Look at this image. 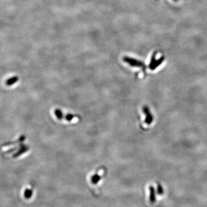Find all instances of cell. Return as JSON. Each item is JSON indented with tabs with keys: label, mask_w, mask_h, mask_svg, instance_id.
Returning a JSON list of instances; mask_svg holds the SVG:
<instances>
[{
	"label": "cell",
	"mask_w": 207,
	"mask_h": 207,
	"mask_svg": "<svg viewBox=\"0 0 207 207\" xmlns=\"http://www.w3.org/2000/svg\"><path fill=\"white\" fill-rule=\"evenodd\" d=\"M123 60L124 62L128 64L132 67H144V64L143 62H142L140 61H139L138 59H136L135 58L128 57V56H124L123 58Z\"/></svg>",
	"instance_id": "cell-1"
},
{
	"label": "cell",
	"mask_w": 207,
	"mask_h": 207,
	"mask_svg": "<svg viewBox=\"0 0 207 207\" xmlns=\"http://www.w3.org/2000/svg\"><path fill=\"white\" fill-rule=\"evenodd\" d=\"M143 112H144V113L146 115V118H145L146 123L147 124H151L153 121L154 117L153 115L151 113L148 107L147 106L143 107Z\"/></svg>",
	"instance_id": "cell-2"
},
{
	"label": "cell",
	"mask_w": 207,
	"mask_h": 207,
	"mask_svg": "<svg viewBox=\"0 0 207 207\" xmlns=\"http://www.w3.org/2000/svg\"><path fill=\"white\" fill-rule=\"evenodd\" d=\"M149 190H150V201L151 203L153 204L156 201L155 188L153 186H150L149 187Z\"/></svg>",
	"instance_id": "cell-3"
},
{
	"label": "cell",
	"mask_w": 207,
	"mask_h": 207,
	"mask_svg": "<svg viewBox=\"0 0 207 207\" xmlns=\"http://www.w3.org/2000/svg\"><path fill=\"white\" fill-rule=\"evenodd\" d=\"M165 60V57L164 56H161L159 59H158V60H156L155 62H154L153 65L150 68L151 70H155L156 68H157L158 67H159L164 61Z\"/></svg>",
	"instance_id": "cell-4"
},
{
	"label": "cell",
	"mask_w": 207,
	"mask_h": 207,
	"mask_svg": "<svg viewBox=\"0 0 207 207\" xmlns=\"http://www.w3.org/2000/svg\"><path fill=\"white\" fill-rule=\"evenodd\" d=\"M54 113H55L56 117L59 120L63 119L64 116L63 115V112L61 111V109H56L54 111Z\"/></svg>",
	"instance_id": "cell-5"
},
{
	"label": "cell",
	"mask_w": 207,
	"mask_h": 207,
	"mask_svg": "<svg viewBox=\"0 0 207 207\" xmlns=\"http://www.w3.org/2000/svg\"><path fill=\"white\" fill-rule=\"evenodd\" d=\"M101 180V176L97 174H94L91 177V182L93 184H97L99 181Z\"/></svg>",
	"instance_id": "cell-6"
},
{
	"label": "cell",
	"mask_w": 207,
	"mask_h": 207,
	"mask_svg": "<svg viewBox=\"0 0 207 207\" xmlns=\"http://www.w3.org/2000/svg\"><path fill=\"white\" fill-rule=\"evenodd\" d=\"M18 81V78L17 77H12L10 79H9L7 82V84L8 85H11L13 83H15L16 82Z\"/></svg>",
	"instance_id": "cell-7"
},
{
	"label": "cell",
	"mask_w": 207,
	"mask_h": 207,
	"mask_svg": "<svg viewBox=\"0 0 207 207\" xmlns=\"http://www.w3.org/2000/svg\"><path fill=\"white\" fill-rule=\"evenodd\" d=\"M164 190L162 185L160 184H158L157 185V193L159 195H162L163 194Z\"/></svg>",
	"instance_id": "cell-8"
},
{
	"label": "cell",
	"mask_w": 207,
	"mask_h": 207,
	"mask_svg": "<svg viewBox=\"0 0 207 207\" xmlns=\"http://www.w3.org/2000/svg\"><path fill=\"white\" fill-rule=\"evenodd\" d=\"M32 195V191L31 189H27L24 192V196L27 198H29Z\"/></svg>",
	"instance_id": "cell-9"
},
{
	"label": "cell",
	"mask_w": 207,
	"mask_h": 207,
	"mask_svg": "<svg viewBox=\"0 0 207 207\" xmlns=\"http://www.w3.org/2000/svg\"><path fill=\"white\" fill-rule=\"evenodd\" d=\"M156 54H157V52H155V53H154L153 55H152V57H151V61H150V64H149V67L150 68L153 65L154 63L155 62V61L157 60L156 58H155Z\"/></svg>",
	"instance_id": "cell-10"
},
{
	"label": "cell",
	"mask_w": 207,
	"mask_h": 207,
	"mask_svg": "<svg viewBox=\"0 0 207 207\" xmlns=\"http://www.w3.org/2000/svg\"><path fill=\"white\" fill-rule=\"evenodd\" d=\"M74 117V116L72 114H67L66 116H64V118H65V119L67 121H72Z\"/></svg>",
	"instance_id": "cell-11"
},
{
	"label": "cell",
	"mask_w": 207,
	"mask_h": 207,
	"mask_svg": "<svg viewBox=\"0 0 207 207\" xmlns=\"http://www.w3.org/2000/svg\"><path fill=\"white\" fill-rule=\"evenodd\" d=\"M173 1H177L178 0H173Z\"/></svg>",
	"instance_id": "cell-12"
}]
</instances>
